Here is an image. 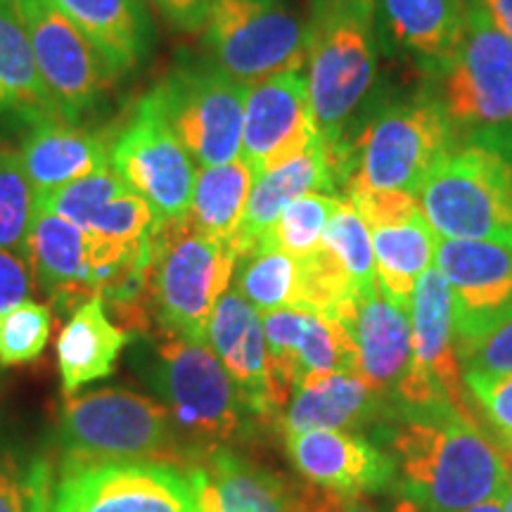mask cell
<instances>
[{"mask_svg": "<svg viewBox=\"0 0 512 512\" xmlns=\"http://www.w3.org/2000/svg\"><path fill=\"white\" fill-rule=\"evenodd\" d=\"M377 57L375 0H311L304 72L313 121L325 143H349L373 110Z\"/></svg>", "mask_w": 512, "mask_h": 512, "instance_id": "1", "label": "cell"}, {"mask_svg": "<svg viewBox=\"0 0 512 512\" xmlns=\"http://www.w3.org/2000/svg\"><path fill=\"white\" fill-rule=\"evenodd\" d=\"M394 446L408 491L425 512H463L508 486V451L458 408L444 406L437 418L408 422Z\"/></svg>", "mask_w": 512, "mask_h": 512, "instance_id": "2", "label": "cell"}, {"mask_svg": "<svg viewBox=\"0 0 512 512\" xmlns=\"http://www.w3.org/2000/svg\"><path fill=\"white\" fill-rule=\"evenodd\" d=\"M418 202L439 238L512 247V128L458 136Z\"/></svg>", "mask_w": 512, "mask_h": 512, "instance_id": "3", "label": "cell"}, {"mask_svg": "<svg viewBox=\"0 0 512 512\" xmlns=\"http://www.w3.org/2000/svg\"><path fill=\"white\" fill-rule=\"evenodd\" d=\"M240 256L188 221H157L145 268V309L166 337L207 342L211 313L228 292Z\"/></svg>", "mask_w": 512, "mask_h": 512, "instance_id": "4", "label": "cell"}, {"mask_svg": "<svg viewBox=\"0 0 512 512\" xmlns=\"http://www.w3.org/2000/svg\"><path fill=\"white\" fill-rule=\"evenodd\" d=\"M456 143V126L430 88L375 102L347 143L354 171L344 192L394 190L418 197Z\"/></svg>", "mask_w": 512, "mask_h": 512, "instance_id": "5", "label": "cell"}, {"mask_svg": "<svg viewBox=\"0 0 512 512\" xmlns=\"http://www.w3.org/2000/svg\"><path fill=\"white\" fill-rule=\"evenodd\" d=\"M155 88L166 121L200 169L242 155L249 83L230 76L209 55L181 50Z\"/></svg>", "mask_w": 512, "mask_h": 512, "instance_id": "6", "label": "cell"}, {"mask_svg": "<svg viewBox=\"0 0 512 512\" xmlns=\"http://www.w3.org/2000/svg\"><path fill=\"white\" fill-rule=\"evenodd\" d=\"M465 34L451 62L434 74L430 93L456 126L472 131L512 128V41L484 0H465Z\"/></svg>", "mask_w": 512, "mask_h": 512, "instance_id": "7", "label": "cell"}, {"mask_svg": "<svg viewBox=\"0 0 512 512\" xmlns=\"http://www.w3.org/2000/svg\"><path fill=\"white\" fill-rule=\"evenodd\" d=\"M176 441L169 408L128 389L69 396L64 406V463L155 460L176 453Z\"/></svg>", "mask_w": 512, "mask_h": 512, "instance_id": "8", "label": "cell"}, {"mask_svg": "<svg viewBox=\"0 0 512 512\" xmlns=\"http://www.w3.org/2000/svg\"><path fill=\"white\" fill-rule=\"evenodd\" d=\"M202 46L230 76L254 83L306 67V19L287 0H207Z\"/></svg>", "mask_w": 512, "mask_h": 512, "instance_id": "9", "label": "cell"}, {"mask_svg": "<svg viewBox=\"0 0 512 512\" xmlns=\"http://www.w3.org/2000/svg\"><path fill=\"white\" fill-rule=\"evenodd\" d=\"M159 384L169 399L176 437L209 453L238 434L242 401L209 342L162 335L157 344Z\"/></svg>", "mask_w": 512, "mask_h": 512, "instance_id": "10", "label": "cell"}, {"mask_svg": "<svg viewBox=\"0 0 512 512\" xmlns=\"http://www.w3.org/2000/svg\"><path fill=\"white\" fill-rule=\"evenodd\" d=\"M50 512H197L188 467L166 460L64 463Z\"/></svg>", "mask_w": 512, "mask_h": 512, "instance_id": "11", "label": "cell"}, {"mask_svg": "<svg viewBox=\"0 0 512 512\" xmlns=\"http://www.w3.org/2000/svg\"><path fill=\"white\" fill-rule=\"evenodd\" d=\"M112 169L128 190L150 204L157 221L188 214L197 164L166 121L157 88L138 100L124 131L114 138Z\"/></svg>", "mask_w": 512, "mask_h": 512, "instance_id": "12", "label": "cell"}, {"mask_svg": "<svg viewBox=\"0 0 512 512\" xmlns=\"http://www.w3.org/2000/svg\"><path fill=\"white\" fill-rule=\"evenodd\" d=\"M17 8L57 114L69 124H79L105 98L112 72L53 0H17Z\"/></svg>", "mask_w": 512, "mask_h": 512, "instance_id": "13", "label": "cell"}, {"mask_svg": "<svg viewBox=\"0 0 512 512\" xmlns=\"http://www.w3.org/2000/svg\"><path fill=\"white\" fill-rule=\"evenodd\" d=\"M411 363L396 394L413 408L451 406L472 413L465 406L460 380V351L456 347V311L451 287L437 266L418 280L411 309Z\"/></svg>", "mask_w": 512, "mask_h": 512, "instance_id": "14", "label": "cell"}, {"mask_svg": "<svg viewBox=\"0 0 512 512\" xmlns=\"http://www.w3.org/2000/svg\"><path fill=\"white\" fill-rule=\"evenodd\" d=\"M268 347V387L273 415L285 411L294 389L313 375H358V349L337 318L302 309L261 316Z\"/></svg>", "mask_w": 512, "mask_h": 512, "instance_id": "15", "label": "cell"}, {"mask_svg": "<svg viewBox=\"0 0 512 512\" xmlns=\"http://www.w3.org/2000/svg\"><path fill=\"white\" fill-rule=\"evenodd\" d=\"M320 138L304 69L249 83L242 157L252 164L256 176L304 155Z\"/></svg>", "mask_w": 512, "mask_h": 512, "instance_id": "16", "label": "cell"}, {"mask_svg": "<svg viewBox=\"0 0 512 512\" xmlns=\"http://www.w3.org/2000/svg\"><path fill=\"white\" fill-rule=\"evenodd\" d=\"M434 266L451 287L460 344L482 337L512 313V247L439 238Z\"/></svg>", "mask_w": 512, "mask_h": 512, "instance_id": "17", "label": "cell"}, {"mask_svg": "<svg viewBox=\"0 0 512 512\" xmlns=\"http://www.w3.org/2000/svg\"><path fill=\"white\" fill-rule=\"evenodd\" d=\"M335 318L358 349V375L375 392L396 389L411 363V316L384 297L380 285L351 297Z\"/></svg>", "mask_w": 512, "mask_h": 512, "instance_id": "18", "label": "cell"}, {"mask_svg": "<svg viewBox=\"0 0 512 512\" xmlns=\"http://www.w3.org/2000/svg\"><path fill=\"white\" fill-rule=\"evenodd\" d=\"M287 453L302 475L325 491L363 494L394 477V460L349 432L309 430L287 434Z\"/></svg>", "mask_w": 512, "mask_h": 512, "instance_id": "19", "label": "cell"}, {"mask_svg": "<svg viewBox=\"0 0 512 512\" xmlns=\"http://www.w3.org/2000/svg\"><path fill=\"white\" fill-rule=\"evenodd\" d=\"M207 342L238 389L242 406L264 418L273 415L261 313L235 287L223 294L211 313Z\"/></svg>", "mask_w": 512, "mask_h": 512, "instance_id": "20", "label": "cell"}, {"mask_svg": "<svg viewBox=\"0 0 512 512\" xmlns=\"http://www.w3.org/2000/svg\"><path fill=\"white\" fill-rule=\"evenodd\" d=\"M339 190L342 185H339L335 166L330 162L325 140L320 138L309 152L254 178L245 216H242L238 233L230 245L240 259L259 254L266 245L273 223L278 221L287 204L306 192H328V195L342 197Z\"/></svg>", "mask_w": 512, "mask_h": 512, "instance_id": "21", "label": "cell"}, {"mask_svg": "<svg viewBox=\"0 0 512 512\" xmlns=\"http://www.w3.org/2000/svg\"><path fill=\"white\" fill-rule=\"evenodd\" d=\"M188 472L197 512H306L283 479L223 446L204 453Z\"/></svg>", "mask_w": 512, "mask_h": 512, "instance_id": "22", "label": "cell"}, {"mask_svg": "<svg viewBox=\"0 0 512 512\" xmlns=\"http://www.w3.org/2000/svg\"><path fill=\"white\" fill-rule=\"evenodd\" d=\"M17 155L38 197L110 169L112 145L88 128L50 117L24 131Z\"/></svg>", "mask_w": 512, "mask_h": 512, "instance_id": "23", "label": "cell"}, {"mask_svg": "<svg viewBox=\"0 0 512 512\" xmlns=\"http://www.w3.org/2000/svg\"><path fill=\"white\" fill-rule=\"evenodd\" d=\"M24 261L31 266L41 292L60 309H79L95 297L88 264V235L55 211L36 207Z\"/></svg>", "mask_w": 512, "mask_h": 512, "instance_id": "24", "label": "cell"}, {"mask_svg": "<svg viewBox=\"0 0 512 512\" xmlns=\"http://www.w3.org/2000/svg\"><path fill=\"white\" fill-rule=\"evenodd\" d=\"M377 27L422 72L439 74L465 34V0H375Z\"/></svg>", "mask_w": 512, "mask_h": 512, "instance_id": "25", "label": "cell"}, {"mask_svg": "<svg viewBox=\"0 0 512 512\" xmlns=\"http://www.w3.org/2000/svg\"><path fill=\"white\" fill-rule=\"evenodd\" d=\"M93 43L114 79L143 64L155 50V22L147 0H53Z\"/></svg>", "mask_w": 512, "mask_h": 512, "instance_id": "26", "label": "cell"}, {"mask_svg": "<svg viewBox=\"0 0 512 512\" xmlns=\"http://www.w3.org/2000/svg\"><path fill=\"white\" fill-rule=\"evenodd\" d=\"M60 117L38 74L17 0L0 3V133L27 131L38 121Z\"/></svg>", "mask_w": 512, "mask_h": 512, "instance_id": "27", "label": "cell"}, {"mask_svg": "<svg viewBox=\"0 0 512 512\" xmlns=\"http://www.w3.org/2000/svg\"><path fill=\"white\" fill-rule=\"evenodd\" d=\"M128 344V330L114 323L102 297L83 302L57 339V368L62 389L74 396L81 387L110 377Z\"/></svg>", "mask_w": 512, "mask_h": 512, "instance_id": "28", "label": "cell"}, {"mask_svg": "<svg viewBox=\"0 0 512 512\" xmlns=\"http://www.w3.org/2000/svg\"><path fill=\"white\" fill-rule=\"evenodd\" d=\"M380 396L361 375H313L294 389L287 403L285 434L309 430L347 432L349 427H358L373 418Z\"/></svg>", "mask_w": 512, "mask_h": 512, "instance_id": "29", "label": "cell"}, {"mask_svg": "<svg viewBox=\"0 0 512 512\" xmlns=\"http://www.w3.org/2000/svg\"><path fill=\"white\" fill-rule=\"evenodd\" d=\"M368 228L373 240L377 285L389 302L408 311L415 285L434 266L439 235L427 223L422 209L403 219L382 221Z\"/></svg>", "mask_w": 512, "mask_h": 512, "instance_id": "30", "label": "cell"}, {"mask_svg": "<svg viewBox=\"0 0 512 512\" xmlns=\"http://www.w3.org/2000/svg\"><path fill=\"white\" fill-rule=\"evenodd\" d=\"M254 178L252 164L242 155L233 162L204 166L197 171L185 221L209 238L233 242L245 216Z\"/></svg>", "mask_w": 512, "mask_h": 512, "instance_id": "31", "label": "cell"}, {"mask_svg": "<svg viewBox=\"0 0 512 512\" xmlns=\"http://www.w3.org/2000/svg\"><path fill=\"white\" fill-rule=\"evenodd\" d=\"M235 290L264 313L280 309H302L309 311V280H306L304 259L280 252V249H266L247 259H240Z\"/></svg>", "mask_w": 512, "mask_h": 512, "instance_id": "32", "label": "cell"}, {"mask_svg": "<svg viewBox=\"0 0 512 512\" xmlns=\"http://www.w3.org/2000/svg\"><path fill=\"white\" fill-rule=\"evenodd\" d=\"M342 197L328 195V192H306V195L297 197L285 207L278 221L273 223L271 233H268L266 249H280L297 259H306L313 252H318L323 245L325 228L335 214Z\"/></svg>", "mask_w": 512, "mask_h": 512, "instance_id": "33", "label": "cell"}, {"mask_svg": "<svg viewBox=\"0 0 512 512\" xmlns=\"http://www.w3.org/2000/svg\"><path fill=\"white\" fill-rule=\"evenodd\" d=\"M323 247L335 256L337 264L347 273L351 287L356 294L377 287L375 254L370 228L366 219L358 214V209L347 197H342L339 207L325 228Z\"/></svg>", "mask_w": 512, "mask_h": 512, "instance_id": "34", "label": "cell"}, {"mask_svg": "<svg viewBox=\"0 0 512 512\" xmlns=\"http://www.w3.org/2000/svg\"><path fill=\"white\" fill-rule=\"evenodd\" d=\"M36 190L17 152L0 150V249L27 259L29 230L36 216Z\"/></svg>", "mask_w": 512, "mask_h": 512, "instance_id": "35", "label": "cell"}, {"mask_svg": "<svg viewBox=\"0 0 512 512\" xmlns=\"http://www.w3.org/2000/svg\"><path fill=\"white\" fill-rule=\"evenodd\" d=\"M53 330V309L24 299L0 311V366H24L46 349Z\"/></svg>", "mask_w": 512, "mask_h": 512, "instance_id": "36", "label": "cell"}, {"mask_svg": "<svg viewBox=\"0 0 512 512\" xmlns=\"http://www.w3.org/2000/svg\"><path fill=\"white\" fill-rule=\"evenodd\" d=\"M124 190L126 185L114 174V169H105L100 174L79 178V181L64 185L60 190L38 195L36 202L38 207L55 211L57 216L72 221L86 233L91 223L102 214V209Z\"/></svg>", "mask_w": 512, "mask_h": 512, "instance_id": "37", "label": "cell"}, {"mask_svg": "<svg viewBox=\"0 0 512 512\" xmlns=\"http://www.w3.org/2000/svg\"><path fill=\"white\" fill-rule=\"evenodd\" d=\"M53 475L43 460H19L0 453V512H50Z\"/></svg>", "mask_w": 512, "mask_h": 512, "instance_id": "38", "label": "cell"}, {"mask_svg": "<svg viewBox=\"0 0 512 512\" xmlns=\"http://www.w3.org/2000/svg\"><path fill=\"white\" fill-rule=\"evenodd\" d=\"M465 384L501 437V446L512 448V373L491 375L465 370Z\"/></svg>", "mask_w": 512, "mask_h": 512, "instance_id": "39", "label": "cell"}, {"mask_svg": "<svg viewBox=\"0 0 512 512\" xmlns=\"http://www.w3.org/2000/svg\"><path fill=\"white\" fill-rule=\"evenodd\" d=\"M460 358L465 370L491 375L512 373V313L486 335L460 344Z\"/></svg>", "mask_w": 512, "mask_h": 512, "instance_id": "40", "label": "cell"}, {"mask_svg": "<svg viewBox=\"0 0 512 512\" xmlns=\"http://www.w3.org/2000/svg\"><path fill=\"white\" fill-rule=\"evenodd\" d=\"M31 275L27 261L0 249V311L10 309L29 297Z\"/></svg>", "mask_w": 512, "mask_h": 512, "instance_id": "41", "label": "cell"}, {"mask_svg": "<svg viewBox=\"0 0 512 512\" xmlns=\"http://www.w3.org/2000/svg\"><path fill=\"white\" fill-rule=\"evenodd\" d=\"M164 22L183 34L202 31L207 17V0H152Z\"/></svg>", "mask_w": 512, "mask_h": 512, "instance_id": "42", "label": "cell"}, {"mask_svg": "<svg viewBox=\"0 0 512 512\" xmlns=\"http://www.w3.org/2000/svg\"><path fill=\"white\" fill-rule=\"evenodd\" d=\"M306 512H375L361 494H337L320 489V494L306 501Z\"/></svg>", "mask_w": 512, "mask_h": 512, "instance_id": "43", "label": "cell"}, {"mask_svg": "<svg viewBox=\"0 0 512 512\" xmlns=\"http://www.w3.org/2000/svg\"><path fill=\"white\" fill-rule=\"evenodd\" d=\"M484 5L489 15L494 17V22L512 41V0H484Z\"/></svg>", "mask_w": 512, "mask_h": 512, "instance_id": "44", "label": "cell"}, {"mask_svg": "<svg viewBox=\"0 0 512 512\" xmlns=\"http://www.w3.org/2000/svg\"><path fill=\"white\" fill-rule=\"evenodd\" d=\"M463 512H505V503H503V494L489 498V501H482L472 508H467Z\"/></svg>", "mask_w": 512, "mask_h": 512, "instance_id": "45", "label": "cell"}, {"mask_svg": "<svg viewBox=\"0 0 512 512\" xmlns=\"http://www.w3.org/2000/svg\"><path fill=\"white\" fill-rule=\"evenodd\" d=\"M510 458V456H508ZM503 503H505V512H512V460H510V479L508 486L503 489Z\"/></svg>", "mask_w": 512, "mask_h": 512, "instance_id": "46", "label": "cell"}, {"mask_svg": "<svg viewBox=\"0 0 512 512\" xmlns=\"http://www.w3.org/2000/svg\"><path fill=\"white\" fill-rule=\"evenodd\" d=\"M505 448V446H503ZM505 451H508V456H510V460H512V448H505Z\"/></svg>", "mask_w": 512, "mask_h": 512, "instance_id": "47", "label": "cell"}, {"mask_svg": "<svg viewBox=\"0 0 512 512\" xmlns=\"http://www.w3.org/2000/svg\"><path fill=\"white\" fill-rule=\"evenodd\" d=\"M0 3H5V0H0Z\"/></svg>", "mask_w": 512, "mask_h": 512, "instance_id": "48", "label": "cell"}]
</instances>
